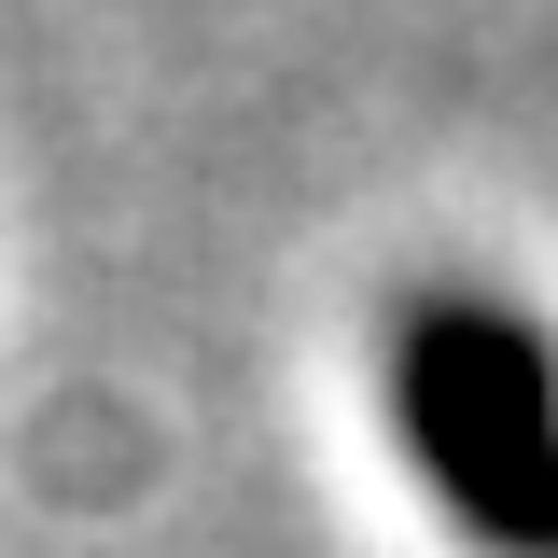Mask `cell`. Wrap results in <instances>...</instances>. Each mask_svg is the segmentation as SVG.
I'll return each instance as SVG.
<instances>
[{"label":"cell","mask_w":558,"mask_h":558,"mask_svg":"<svg viewBox=\"0 0 558 558\" xmlns=\"http://www.w3.org/2000/svg\"><path fill=\"white\" fill-rule=\"evenodd\" d=\"M391 418H405L433 502L502 558H558V349L488 293H418L391 336Z\"/></svg>","instance_id":"6da1fadb"}]
</instances>
